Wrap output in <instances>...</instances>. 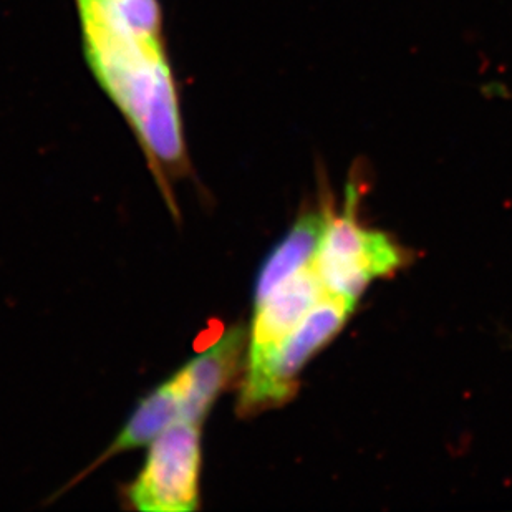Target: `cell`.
<instances>
[{"label": "cell", "instance_id": "6da1fadb", "mask_svg": "<svg viewBox=\"0 0 512 512\" xmlns=\"http://www.w3.org/2000/svg\"><path fill=\"white\" fill-rule=\"evenodd\" d=\"M93 78L125 118L168 203L189 171L183 110L160 0H73Z\"/></svg>", "mask_w": 512, "mask_h": 512}, {"label": "cell", "instance_id": "7a4b0ae2", "mask_svg": "<svg viewBox=\"0 0 512 512\" xmlns=\"http://www.w3.org/2000/svg\"><path fill=\"white\" fill-rule=\"evenodd\" d=\"M357 300L327 294L284 340L266 352L247 355L237 411L251 416L281 406L297 392V380L315 353L339 334Z\"/></svg>", "mask_w": 512, "mask_h": 512}, {"label": "cell", "instance_id": "3957f363", "mask_svg": "<svg viewBox=\"0 0 512 512\" xmlns=\"http://www.w3.org/2000/svg\"><path fill=\"white\" fill-rule=\"evenodd\" d=\"M360 194L358 183H352L348 186L345 211L337 214L330 209L314 257L315 271L325 290L352 300H358L370 282L395 274L410 259L392 237L363 228L355 214Z\"/></svg>", "mask_w": 512, "mask_h": 512}, {"label": "cell", "instance_id": "277c9868", "mask_svg": "<svg viewBox=\"0 0 512 512\" xmlns=\"http://www.w3.org/2000/svg\"><path fill=\"white\" fill-rule=\"evenodd\" d=\"M199 469V425L176 421L153 441L145 468L128 488L131 506L145 512L198 509Z\"/></svg>", "mask_w": 512, "mask_h": 512}, {"label": "cell", "instance_id": "5b68a950", "mask_svg": "<svg viewBox=\"0 0 512 512\" xmlns=\"http://www.w3.org/2000/svg\"><path fill=\"white\" fill-rule=\"evenodd\" d=\"M244 347L246 330L236 325L174 375L181 420L194 425L203 423L214 401L236 380Z\"/></svg>", "mask_w": 512, "mask_h": 512}, {"label": "cell", "instance_id": "8992f818", "mask_svg": "<svg viewBox=\"0 0 512 512\" xmlns=\"http://www.w3.org/2000/svg\"><path fill=\"white\" fill-rule=\"evenodd\" d=\"M327 294L314 262L282 282L256 304L247 355L266 352L284 340Z\"/></svg>", "mask_w": 512, "mask_h": 512}, {"label": "cell", "instance_id": "52a82bcc", "mask_svg": "<svg viewBox=\"0 0 512 512\" xmlns=\"http://www.w3.org/2000/svg\"><path fill=\"white\" fill-rule=\"evenodd\" d=\"M330 209L332 204H324L320 209L302 214L287 236L267 256L257 277L256 304L271 295L282 282L314 262L329 221Z\"/></svg>", "mask_w": 512, "mask_h": 512}, {"label": "cell", "instance_id": "ba28073f", "mask_svg": "<svg viewBox=\"0 0 512 512\" xmlns=\"http://www.w3.org/2000/svg\"><path fill=\"white\" fill-rule=\"evenodd\" d=\"M179 420H181V401H179L176 383L173 378H170L160 388H156L155 392H151L148 397L140 401V405L136 406L125 428L120 431V435L116 436V440L100 456L97 463L93 464L92 469L97 468L103 461L120 455L123 451L148 445L151 441H155L166 428H170Z\"/></svg>", "mask_w": 512, "mask_h": 512}]
</instances>
